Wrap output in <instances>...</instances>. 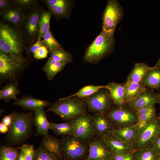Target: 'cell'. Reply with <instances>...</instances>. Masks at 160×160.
<instances>
[{
	"label": "cell",
	"instance_id": "6da1fadb",
	"mask_svg": "<svg viewBox=\"0 0 160 160\" xmlns=\"http://www.w3.org/2000/svg\"><path fill=\"white\" fill-rule=\"evenodd\" d=\"M25 42L19 28L7 23H0V51L19 60L25 61L23 54Z\"/></svg>",
	"mask_w": 160,
	"mask_h": 160
},
{
	"label": "cell",
	"instance_id": "7a4b0ae2",
	"mask_svg": "<svg viewBox=\"0 0 160 160\" xmlns=\"http://www.w3.org/2000/svg\"><path fill=\"white\" fill-rule=\"evenodd\" d=\"M32 113V111L26 113H12L13 122L5 139L7 145L14 146L23 144L31 137L33 133Z\"/></svg>",
	"mask_w": 160,
	"mask_h": 160
},
{
	"label": "cell",
	"instance_id": "3957f363",
	"mask_svg": "<svg viewBox=\"0 0 160 160\" xmlns=\"http://www.w3.org/2000/svg\"><path fill=\"white\" fill-rule=\"evenodd\" d=\"M114 31L103 29L86 49L83 56L84 61L97 63L110 54L115 46Z\"/></svg>",
	"mask_w": 160,
	"mask_h": 160
},
{
	"label": "cell",
	"instance_id": "277c9868",
	"mask_svg": "<svg viewBox=\"0 0 160 160\" xmlns=\"http://www.w3.org/2000/svg\"><path fill=\"white\" fill-rule=\"evenodd\" d=\"M87 110L83 99L68 96L51 103L47 111L54 112L63 119L68 121L87 113Z\"/></svg>",
	"mask_w": 160,
	"mask_h": 160
},
{
	"label": "cell",
	"instance_id": "5b68a950",
	"mask_svg": "<svg viewBox=\"0 0 160 160\" xmlns=\"http://www.w3.org/2000/svg\"><path fill=\"white\" fill-rule=\"evenodd\" d=\"M160 135V116L156 115L150 122L138 127L131 145L132 149L135 151L152 147L155 139Z\"/></svg>",
	"mask_w": 160,
	"mask_h": 160
},
{
	"label": "cell",
	"instance_id": "8992f818",
	"mask_svg": "<svg viewBox=\"0 0 160 160\" xmlns=\"http://www.w3.org/2000/svg\"><path fill=\"white\" fill-rule=\"evenodd\" d=\"M61 139L62 160H86L89 143L71 135H63Z\"/></svg>",
	"mask_w": 160,
	"mask_h": 160
},
{
	"label": "cell",
	"instance_id": "52a82bcc",
	"mask_svg": "<svg viewBox=\"0 0 160 160\" xmlns=\"http://www.w3.org/2000/svg\"><path fill=\"white\" fill-rule=\"evenodd\" d=\"M37 3L25 12V17L19 28L26 42L32 44L37 40L39 31V21L44 11Z\"/></svg>",
	"mask_w": 160,
	"mask_h": 160
},
{
	"label": "cell",
	"instance_id": "ba28073f",
	"mask_svg": "<svg viewBox=\"0 0 160 160\" xmlns=\"http://www.w3.org/2000/svg\"><path fill=\"white\" fill-rule=\"evenodd\" d=\"M106 115L115 128H123L137 123L135 112L126 104L112 106Z\"/></svg>",
	"mask_w": 160,
	"mask_h": 160
},
{
	"label": "cell",
	"instance_id": "9c48e42d",
	"mask_svg": "<svg viewBox=\"0 0 160 160\" xmlns=\"http://www.w3.org/2000/svg\"><path fill=\"white\" fill-rule=\"evenodd\" d=\"M89 111L100 112L106 115L113 104L109 91L101 88L83 99Z\"/></svg>",
	"mask_w": 160,
	"mask_h": 160
},
{
	"label": "cell",
	"instance_id": "30bf717a",
	"mask_svg": "<svg viewBox=\"0 0 160 160\" xmlns=\"http://www.w3.org/2000/svg\"><path fill=\"white\" fill-rule=\"evenodd\" d=\"M124 12L123 9L119 1L108 0L103 15V29L115 31L123 18Z\"/></svg>",
	"mask_w": 160,
	"mask_h": 160
},
{
	"label": "cell",
	"instance_id": "8fae6325",
	"mask_svg": "<svg viewBox=\"0 0 160 160\" xmlns=\"http://www.w3.org/2000/svg\"><path fill=\"white\" fill-rule=\"evenodd\" d=\"M70 120L73 127V136L89 143L95 137L92 115L86 113Z\"/></svg>",
	"mask_w": 160,
	"mask_h": 160
},
{
	"label": "cell",
	"instance_id": "7c38bea8",
	"mask_svg": "<svg viewBox=\"0 0 160 160\" xmlns=\"http://www.w3.org/2000/svg\"><path fill=\"white\" fill-rule=\"evenodd\" d=\"M25 61L17 59L0 51V76L4 80L13 78L23 68Z\"/></svg>",
	"mask_w": 160,
	"mask_h": 160
},
{
	"label": "cell",
	"instance_id": "4fadbf2b",
	"mask_svg": "<svg viewBox=\"0 0 160 160\" xmlns=\"http://www.w3.org/2000/svg\"><path fill=\"white\" fill-rule=\"evenodd\" d=\"M113 154L101 137H95L89 143V151L86 160H113Z\"/></svg>",
	"mask_w": 160,
	"mask_h": 160
},
{
	"label": "cell",
	"instance_id": "5bb4252c",
	"mask_svg": "<svg viewBox=\"0 0 160 160\" xmlns=\"http://www.w3.org/2000/svg\"><path fill=\"white\" fill-rule=\"evenodd\" d=\"M159 103L158 94L147 88L137 97L126 104L135 112L138 109L150 105Z\"/></svg>",
	"mask_w": 160,
	"mask_h": 160
},
{
	"label": "cell",
	"instance_id": "9a60e30c",
	"mask_svg": "<svg viewBox=\"0 0 160 160\" xmlns=\"http://www.w3.org/2000/svg\"><path fill=\"white\" fill-rule=\"evenodd\" d=\"M92 115L95 137H101L115 128L106 115L95 112Z\"/></svg>",
	"mask_w": 160,
	"mask_h": 160
},
{
	"label": "cell",
	"instance_id": "2e32d148",
	"mask_svg": "<svg viewBox=\"0 0 160 160\" xmlns=\"http://www.w3.org/2000/svg\"><path fill=\"white\" fill-rule=\"evenodd\" d=\"M101 137L105 142L113 154L133 152L131 146L116 138L108 132Z\"/></svg>",
	"mask_w": 160,
	"mask_h": 160
},
{
	"label": "cell",
	"instance_id": "e0dca14e",
	"mask_svg": "<svg viewBox=\"0 0 160 160\" xmlns=\"http://www.w3.org/2000/svg\"><path fill=\"white\" fill-rule=\"evenodd\" d=\"M33 111V119L36 128V135H48L51 127L44 109H37Z\"/></svg>",
	"mask_w": 160,
	"mask_h": 160
},
{
	"label": "cell",
	"instance_id": "ac0fdd59",
	"mask_svg": "<svg viewBox=\"0 0 160 160\" xmlns=\"http://www.w3.org/2000/svg\"><path fill=\"white\" fill-rule=\"evenodd\" d=\"M23 10L12 5L0 15L1 18L7 23L20 28L25 17Z\"/></svg>",
	"mask_w": 160,
	"mask_h": 160
},
{
	"label": "cell",
	"instance_id": "d6986e66",
	"mask_svg": "<svg viewBox=\"0 0 160 160\" xmlns=\"http://www.w3.org/2000/svg\"><path fill=\"white\" fill-rule=\"evenodd\" d=\"M50 102L48 101L42 100L31 96H24L15 100L12 105H17L26 110L34 111L37 109H44L49 106Z\"/></svg>",
	"mask_w": 160,
	"mask_h": 160
},
{
	"label": "cell",
	"instance_id": "ffe728a7",
	"mask_svg": "<svg viewBox=\"0 0 160 160\" xmlns=\"http://www.w3.org/2000/svg\"><path fill=\"white\" fill-rule=\"evenodd\" d=\"M138 127L136 124L121 128H114L109 132L119 140L131 145Z\"/></svg>",
	"mask_w": 160,
	"mask_h": 160
},
{
	"label": "cell",
	"instance_id": "44dd1931",
	"mask_svg": "<svg viewBox=\"0 0 160 160\" xmlns=\"http://www.w3.org/2000/svg\"><path fill=\"white\" fill-rule=\"evenodd\" d=\"M61 142V139L49 135L43 136L40 146L46 151L55 154L62 160Z\"/></svg>",
	"mask_w": 160,
	"mask_h": 160
},
{
	"label": "cell",
	"instance_id": "7402d4cb",
	"mask_svg": "<svg viewBox=\"0 0 160 160\" xmlns=\"http://www.w3.org/2000/svg\"><path fill=\"white\" fill-rule=\"evenodd\" d=\"M124 98L126 103L137 97L147 88L141 82L135 83L127 80L124 84Z\"/></svg>",
	"mask_w": 160,
	"mask_h": 160
},
{
	"label": "cell",
	"instance_id": "603a6c76",
	"mask_svg": "<svg viewBox=\"0 0 160 160\" xmlns=\"http://www.w3.org/2000/svg\"><path fill=\"white\" fill-rule=\"evenodd\" d=\"M124 84L109 82L106 85L112 98L113 104L120 106L126 104L124 98Z\"/></svg>",
	"mask_w": 160,
	"mask_h": 160
},
{
	"label": "cell",
	"instance_id": "cb8c5ba5",
	"mask_svg": "<svg viewBox=\"0 0 160 160\" xmlns=\"http://www.w3.org/2000/svg\"><path fill=\"white\" fill-rule=\"evenodd\" d=\"M156 109L154 105L142 107L135 111L138 127L143 125L153 119L156 116Z\"/></svg>",
	"mask_w": 160,
	"mask_h": 160
},
{
	"label": "cell",
	"instance_id": "d4e9b609",
	"mask_svg": "<svg viewBox=\"0 0 160 160\" xmlns=\"http://www.w3.org/2000/svg\"><path fill=\"white\" fill-rule=\"evenodd\" d=\"M153 67H150L144 63H135L133 68L127 77V80L135 83L140 82L147 73Z\"/></svg>",
	"mask_w": 160,
	"mask_h": 160
},
{
	"label": "cell",
	"instance_id": "484cf974",
	"mask_svg": "<svg viewBox=\"0 0 160 160\" xmlns=\"http://www.w3.org/2000/svg\"><path fill=\"white\" fill-rule=\"evenodd\" d=\"M141 82L146 87L159 89L160 88V68L154 66Z\"/></svg>",
	"mask_w": 160,
	"mask_h": 160
},
{
	"label": "cell",
	"instance_id": "4316f807",
	"mask_svg": "<svg viewBox=\"0 0 160 160\" xmlns=\"http://www.w3.org/2000/svg\"><path fill=\"white\" fill-rule=\"evenodd\" d=\"M66 64L56 61L49 58L44 65L42 70L46 74L48 79L51 80L64 69Z\"/></svg>",
	"mask_w": 160,
	"mask_h": 160
},
{
	"label": "cell",
	"instance_id": "83f0119b",
	"mask_svg": "<svg viewBox=\"0 0 160 160\" xmlns=\"http://www.w3.org/2000/svg\"><path fill=\"white\" fill-rule=\"evenodd\" d=\"M18 83L14 82L9 83L2 87L0 91V99L8 103L12 100H15L18 99L17 96L20 93Z\"/></svg>",
	"mask_w": 160,
	"mask_h": 160
},
{
	"label": "cell",
	"instance_id": "f1b7e54d",
	"mask_svg": "<svg viewBox=\"0 0 160 160\" xmlns=\"http://www.w3.org/2000/svg\"><path fill=\"white\" fill-rule=\"evenodd\" d=\"M20 152V146L2 145L0 148V160H18Z\"/></svg>",
	"mask_w": 160,
	"mask_h": 160
},
{
	"label": "cell",
	"instance_id": "f546056e",
	"mask_svg": "<svg viewBox=\"0 0 160 160\" xmlns=\"http://www.w3.org/2000/svg\"><path fill=\"white\" fill-rule=\"evenodd\" d=\"M51 129L57 135H73V127L71 120L61 124L49 122Z\"/></svg>",
	"mask_w": 160,
	"mask_h": 160
},
{
	"label": "cell",
	"instance_id": "4dcf8cb0",
	"mask_svg": "<svg viewBox=\"0 0 160 160\" xmlns=\"http://www.w3.org/2000/svg\"><path fill=\"white\" fill-rule=\"evenodd\" d=\"M134 160H159L160 156L152 147L134 151Z\"/></svg>",
	"mask_w": 160,
	"mask_h": 160
},
{
	"label": "cell",
	"instance_id": "1f68e13d",
	"mask_svg": "<svg viewBox=\"0 0 160 160\" xmlns=\"http://www.w3.org/2000/svg\"><path fill=\"white\" fill-rule=\"evenodd\" d=\"M53 14L52 12L44 10L39 21V31L37 40H41L50 28V22Z\"/></svg>",
	"mask_w": 160,
	"mask_h": 160
},
{
	"label": "cell",
	"instance_id": "d6a6232c",
	"mask_svg": "<svg viewBox=\"0 0 160 160\" xmlns=\"http://www.w3.org/2000/svg\"><path fill=\"white\" fill-rule=\"evenodd\" d=\"M50 58L60 62L68 63L73 60L71 54L63 49L62 47L49 50Z\"/></svg>",
	"mask_w": 160,
	"mask_h": 160
},
{
	"label": "cell",
	"instance_id": "836d02e7",
	"mask_svg": "<svg viewBox=\"0 0 160 160\" xmlns=\"http://www.w3.org/2000/svg\"><path fill=\"white\" fill-rule=\"evenodd\" d=\"M106 85H94L92 84L85 86L75 93L71 95L69 97H76L82 99L90 96L101 88L107 89Z\"/></svg>",
	"mask_w": 160,
	"mask_h": 160
},
{
	"label": "cell",
	"instance_id": "e575fe53",
	"mask_svg": "<svg viewBox=\"0 0 160 160\" xmlns=\"http://www.w3.org/2000/svg\"><path fill=\"white\" fill-rule=\"evenodd\" d=\"M33 160H61L55 154L49 152L40 146L35 150Z\"/></svg>",
	"mask_w": 160,
	"mask_h": 160
},
{
	"label": "cell",
	"instance_id": "d590c367",
	"mask_svg": "<svg viewBox=\"0 0 160 160\" xmlns=\"http://www.w3.org/2000/svg\"><path fill=\"white\" fill-rule=\"evenodd\" d=\"M44 44L48 50L62 47L53 35L50 29L43 38Z\"/></svg>",
	"mask_w": 160,
	"mask_h": 160
},
{
	"label": "cell",
	"instance_id": "8d00e7d4",
	"mask_svg": "<svg viewBox=\"0 0 160 160\" xmlns=\"http://www.w3.org/2000/svg\"><path fill=\"white\" fill-rule=\"evenodd\" d=\"M72 5L55 6L48 8L56 17L58 18L66 17L69 13Z\"/></svg>",
	"mask_w": 160,
	"mask_h": 160
},
{
	"label": "cell",
	"instance_id": "74e56055",
	"mask_svg": "<svg viewBox=\"0 0 160 160\" xmlns=\"http://www.w3.org/2000/svg\"><path fill=\"white\" fill-rule=\"evenodd\" d=\"M13 5L25 12L34 6L37 3L34 0H14L12 1Z\"/></svg>",
	"mask_w": 160,
	"mask_h": 160
},
{
	"label": "cell",
	"instance_id": "f35d334b",
	"mask_svg": "<svg viewBox=\"0 0 160 160\" xmlns=\"http://www.w3.org/2000/svg\"><path fill=\"white\" fill-rule=\"evenodd\" d=\"M20 149L24 153L25 160H33L35 150L33 145L28 143L23 144Z\"/></svg>",
	"mask_w": 160,
	"mask_h": 160
},
{
	"label": "cell",
	"instance_id": "ab89813d",
	"mask_svg": "<svg viewBox=\"0 0 160 160\" xmlns=\"http://www.w3.org/2000/svg\"><path fill=\"white\" fill-rule=\"evenodd\" d=\"M48 8L55 6H65L72 4V1L68 0H44L42 1Z\"/></svg>",
	"mask_w": 160,
	"mask_h": 160
},
{
	"label": "cell",
	"instance_id": "60d3db41",
	"mask_svg": "<svg viewBox=\"0 0 160 160\" xmlns=\"http://www.w3.org/2000/svg\"><path fill=\"white\" fill-rule=\"evenodd\" d=\"M49 50L45 45L41 47L33 53L34 57L37 59H41L47 57Z\"/></svg>",
	"mask_w": 160,
	"mask_h": 160
},
{
	"label": "cell",
	"instance_id": "b9f144b4",
	"mask_svg": "<svg viewBox=\"0 0 160 160\" xmlns=\"http://www.w3.org/2000/svg\"><path fill=\"white\" fill-rule=\"evenodd\" d=\"M133 152L113 154V160H134Z\"/></svg>",
	"mask_w": 160,
	"mask_h": 160
},
{
	"label": "cell",
	"instance_id": "7bdbcfd3",
	"mask_svg": "<svg viewBox=\"0 0 160 160\" xmlns=\"http://www.w3.org/2000/svg\"><path fill=\"white\" fill-rule=\"evenodd\" d=\"M13 5L12 1L6 0H0V15L8 8Z\"/></svg>",
	"mask_w": 160,
	"mask_h": 160
},
{
	"label": "cell",
	"instance_id": "ee69618b",
	"mask_svg": "<svg viewBox=\"0 0 160 160\" xmlns=\"http://www.w3.org/2000/svg\"><path fill=\"white\" fill-rule=\"evenodd\" d=\"M44 45V44L43 40H37L35 43L29 47L28 51L29 52L33 53Z\"/></svg>",
	"mask_w": 160,
	"mask_h": 160
},
{
	"label": "cell",
	"instance_id": "f6af8a7d",
	"mask_svg": "<svg viewBox=\"0 0 160 160\" xmlns=\"http://www.w3.org/2000/svg\"><path fill=\"white\" fill-rule=\"evenodd\" d=\"M13 120L12 113L9 115L4 116L1 119V122L7 126L9 128L11 126Z\"/></svg>",
	"mask_w": 160,
	"mask_h": 160
},
{
	"label": "cell",
	"instance_id": "bcb514c9",
	"mask_svg": "<svg viewBox=\"0 0 160 160\" xmlns=\"http://www.w3.org/2000/svg\"><path fill=\"white\" fill-rule=\"evenodd\" d=\"M152 147L160 157V135L155 139Z\"/></svg>",
	"mask_w": 160,
	"mask_h": 160
},
{
	"label": "cell",
	"instance_id": "7dc6e473",
	"mask_svg": "<svg viewBox=\"0 0 160 160\" xmlns=\"http://www.w3.org/2000/svg\"><path fill=\"white\" fill-rule=\"evenodd\" d=\"M9 128L6 125L1 122L0 123V132L1 134H5L8 131Z\"/></svg>",
	"mask_w": 160,
	"mask_h": 160
},
{
	"label": "cell",
	"instance_id": "c3c4849f",
	"mask_svg": "<svg viewBox=\"0 0 160 160\" xmlns=\"http://www.w3.org/2000/svg\"><path fill=\"white\" fill-rule=\"evenodd\" d=\"M18 160H25L24 153L23 151L21 149Z\"/></svg>",
	"mask_w": 160,
	"mask_h": 160
},
{
	"label": "cell",
	"instance_id": "681fc988",
	"mask_svg": "<svg viewBox=\"0 0 160 160\" xmlns=\"http://www.w3.org/2000/svg\"><path fill=\"white\" fill-rule=\"evenodd\" d=\"M154 66L160 68V58L158 60Z\"/></svg>",
	"mask_w": 160,
	"mask_h": 160
},
{
	"label": "cell",
	"instance_id": "f907efd6",
	"mask_svg": "<svg viewBox=\"0 0 160 160\" xmlns=\"http://www.w3.org/2000/svg\"><path fill=\"white\" fill-rule=\"evenodd\" d=\"M159 103L160 104V94H158Z\"/></svg>",
	"mask_w": 160,
	"mask_h": 160
},
{
	"label": "cell",
	"instance_id": "816d5d0a",
	"mask_svg": "<svg viewBox=\"0 0 160 160\" xmlns=\"http://www.w3.org/2000/svg\"><path fill=\"white\" fill-rule=\"evenodd\" d=\"M159 160H160V158H159Z\"/></svg>",
	"mask_w": 160,
	"mask_h": 160
},
{
	"label": "cell",
	"instance_id": "f5cc1de1",
	"mask_svg": "<svg viewBox=\"0 0 160 160\" xmlns=\"http://www.w3.org/2000/svg\"></svg>",
	"mask_w": 160,
	"mask_h": 160
}]
</instances>
